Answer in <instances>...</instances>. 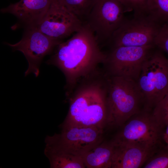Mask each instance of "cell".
Instances as JSON below:
<instances>
[{"mask_svg":"<svg viewBox=\"0 0 168 168\" xmlns=\"http://www.w3.org/2000/svg\"><path fill=\"white\" fill-rule=\"evenodd\" d=\"M107 96L105 77L83 85L68 99L69 110L60 128L78 125L104 129L107 126L108 115Z\"/></svg>","mask_w":168,"mask_h":168,"instance_id":"2","label":"cell"},{"mask_svg":"<svg viewBox=\"0 0 168 168\" xmlns=\"http://www.w3.org/2000/svg\"><path fill=\"white\" fill-rule=\"evenodd\" d=\"M120 0H96L86 21L100 46L106 44L125 19Z\"/></svg>","mask_w":168,"mask_h":168,"instance_id":"9","label":"cell"},{"mask_svg":"<svg viewBox=\"0 0 168 168\" xmlns=\"http://www.w3.org/2000/svg\"><path fill=\"white\" fill-rule=\"evenodd\" d=\"M108 115L107 126L122 127L144 109V99L138 82L128 77L106 74Z\"/></svg>","mask_w":168,"mask_h":168,"instance_id":"3","label":"cell"},{"mask_svg":"<svg viewBox=\"0 0 168 168\" xmlns=\"http://www.w3.org/2000/svg\"><path fill=\"white\" fill-rule=\"evenodd\" d=\"M51 54L46 63L56 66L64 74L67 98L78 82L89 77L106 58V53L101 51L94 33L86 22L70 38L58 44Z\"/></svg>","mask_w":168,"mask_h":168,"instance_id":"1","label":"cell"},{"mask_svg":"<svg viewBox=\"0 0 168 168\" xmlns=\"http://www.w3.org/2000/svg\"><path fill=\"white\" fill-rule=\"evenodd\" d=\"M44 154L51 168H85L81 156L65 152L55 146L46 145Z\"/></svg>","mask_w":168,"mask_h":168,"instance_id":"15","label":"cell"},{"mask_svg":"<svg viewBox=\"0 0 168 168\" xmlns=\"http://www.w3.org/2000/svg\"><path fill=\"white\" fill-rule=\"evenodd\" d=\"M155 45L168 55V23L164 24L161 28L155 39Z\"/></svg>","mask_w":168,"mask_h":168,"instance_id":"21","label":"cell"},{"mask_svg":"<svg viewBox=\"0 0 168 168\" xmlns=\"http://www.w3.org/2000/svg\"><path fill=\"white\" fill-rule=\"evenodd\" d=\"M147 11L162 24L168 23V0H147Z\"/></svg>","mask_w":168,"mask_h":168,"instance_id":"17","label":"cell"},{"mask_svg":"<svg viewBox=\"0 0 168 168\" xmlns=\"http://www.w3.org/2000/svg\"><path fill=\"white\" fill-rule=\"evenodd\" d=\"M83 24L59 0H52L45 16L37 28L47 36L63 41L79 30Z\"/></svg>","mask_w":168,"mask_h":168,"instance_id":"11","label":"cell"},{"mask_svg":"<svg viewBox=\"0 0 168 168\" xmlns=\"http://www.w3.org/2000/svg\"><path fill=\"white\" fill-rule=\"evenodd\" d=\"M52 0H20L0 10L16 17L25 29L37 27L45 16Z\"/></svg>","mask_w":168,"mask_h":168,"instance_id":"12","label":"cell"},{"mask_svg":"<svg viewBox=\"0 0 168 168\" xmlns=\"http://www.w3.org/2000/svg\"><path fill=\"white\" fill-rule=\"evenodd\" d=\"M113 142L114 148L111 168L142 167L148 158L159 150L147 149L133 145Z\"/></svg>","mask_w":168,"mask_h":168,"instance_id":"13","label":"cell"},{"mask_svg":"<svg viewBox=\"0 0 168 168\" xmlns=\"http://www.w3.org/2000/svg\"><path fill=\"white\" fill-rule=\"evenodd\" d=\"M59 134L47 136L46 144L81 156L104 140V129L94 126H72L61 128Z\"/></svg>","mask_w":168,"mask_h":168,"instance_id":"7","label":"cell"},{"mask_svg":"<svg viewBox=\"0 0 168 168\" xmlns=\"http://www.w3.org/2000/svg\"><path fill=\"white\" fill-rule=\"evenodd\" d=\"M156 47L142 65L138 81L143 95L144 109L152 111L168 93V58Z\"/></svg>","mask_w":168,"mask_h":168,"instance_id":"5","label":"cell"},{"mask_svg":"<svg viewBox=\"0 0 168 168\" xmlns=\"http://www.w3.org/2000/svg\"><path fill=\"white\" fill-rule=\"evenodd\" d=\"M114 146L111 140H104L81 156L87 168H111Z\"/></svg>","mask_w":168,"mask_h":168,"instance_id":"14","label":"cell"},{"mask_svg":"<svg viewBox=\"0 0 168 168\" xmlns=\"http://www.w3.org/2000/svg\"><path fill=\"white\" fill-rule=\"evenodd\" d=\"M121 127L112 139L115 143L133 145L153 150L165 147L162 139L164 128L156 121L152 111L144 109Z\"/></svg>","mask_w":168,"mask_h":168,"instance_id":"4","label":"cell"},{"mask_svg":"<svg viewBox=\"0 0 168 168\" xmlns=\"http://www.w3.org/2000/svg\"><path fill=\"white\" fill-rule=\"evenodd\" d=\"M126 12L133 11L134 14L147 13V0H120Z\"/></svg>","mask_w":168,"mask_h":168,"instance_id":"20","label":"cell"},{"mask_svg":"<svg viewBox=\"0 0 168 168\" xmlns=\"http://www.w3.org/2000/svg\"><path fill=\"white\" fill-rule=\"evenodd\" d=\"M70 12L83 23L90 13L96 0H59Z\"/></svg>","mask_w":168,"mask_h":168,"instance_id":"16","label":"cell"},{"mask_svg":"<svg viewBox=\"0 0 168 168\" xmlns=\"http://www.w3.org/2000/svg\"><path fill=\"white\" fill-rule=\"evenodd\" d=\"M163 25L148 13L134 14L132 19L125 18L106 44L111 49L155 45L156 38Z\"/></svg>","mask_w":168,"mask_h":168,"instance_id":"6","label":"cell"},{"mask_svg":"<svg viewBox=\"0 0 168 168\" xmlns=\"http://www.w3.org/2000/svg\"><path fill=\"white\" fill-rule=\"evenodd\" d=\"M156 48L155 45L142 47L120 46L106 53L104 63L106 74L130 78L138 82L142 65Z\"/></svg>","mask_w":168,"mask_h":168,"instance_id":"8","label":"cell"},{"mask_svg":"<svg viewBox=\"0 0 168 168\" xmlns=\"http://www.w3.org/2000/svg\"><path fill=\"white\" fill-rule=\"evenodd\" d=\"M63 41L50 37L37 27H34L25 29L22 38L18 42L14 44L6 42L5 44L13 51H20L24 55L28 64L25 76L33 73L37 77L44 58L51 54L55 47Z\"/></svg>","mask_w":168,"mask_h":168,"instance_id":"10","label":"cell"},{"mask_svg":"<svg viewBox=\"0 0 168 168\" xmlns=\"http://www.w3.org/2000/svg\"><path fill=\"white\" fill-rule=\"evenodd\" d=\"M152 113L156 121L162 128H164L168 124V93L156 105Z\"/></svg>","mask_w":168,"mask_h":168,"instance_id":"19","label":"cell"},{"mask_svg":"<svg viewBox=\"0 0 168 168\" xmlns=\"http://www.w3.org/2000/svg\"><path fill=\"white\" fill-rule=\"evenodd\" d=\"M144 168H168V148L164 147L154 153L142 167Z\"/></svg>","mask_w":168,"mask_h":168,"instance_id":"18","label":"cell"},{"mask_svg":"<svg viewBox=\"0 0 168 168\" xmlns=\"http://www.w3.org/2000/svg\"><path fill=\"white\" fill-rule=\"evenodd\" d=\"M162 139L165 147L168 148V124L164 128Z\"/></svg>","mask_w":168,"mask_h":168,"instance_id":"22","label":"cell"}]
</instances>
